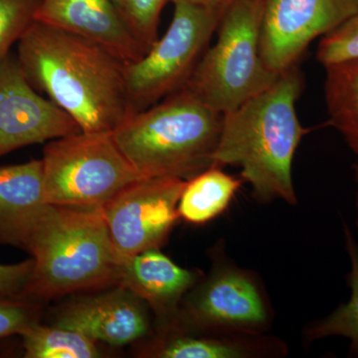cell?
I'll list each match as a JSON object with an SVG mask.
<instances>
[{
    "label": "cell",
    "instance_id": "22",
    "mask_svg": "<svg viewBox=\"0 0 358 358\" xmlns=\"http://www.w3.org/2000/svg\"><path fill=\"white\" fill-rule=\"evenodd\" d=\"M38 0H0V63L34 21Z\"/></svg>",
    "mask_w": 358,
    "mask_h": 358
},
{
    "label": "cell",
    "instance_id": "26",
    "mask_svg": "<svg viewBox=\"0 0 358 358\" xmlns=\"http://www.w3.org/2000/svg\"><path fill=\"white\" fill-rule=\"evenodd\" d=\"M192 1L197 2V3L204 4V6L220 7V8H226L230 3L235 0H192Z\"/></svg>",
    "mask_w": 358,
    "mask_h": 358
},
{
    "label": "cell",
    "instance_id": "7",
    "mask_svg": "<svg viewBox=\"0 0 358 358\" xmlns=\"http://www.w3.org/2000/svg\"><path fill=\"white\" fill-rule=\"evenodd\" d=\"M173 20L166 32L143 57L124 64L131 114L185 88L225 10L192 0H173Z\"/></svg>",
    "mask_w": 358,
    "mask_h": 358
},
{
    "label": "cell",
    "instance_id": "12",
    "mask_svg": "<svg viewBox=\"0 0 358 358\" xmlns=\"http://www.w3.org/2000/svg\"><path fill=\"white\" fill-rule=\"evenodd\" d=\"M145 303L129 289L115 286L106 293L68 303L59 312L54 326L76 331L95 343L129 345L150 331Z\"/></svg>",
    "mask_w": 358,
    "mask_h": 358
},
{
    "label": "cell",
    "instance_id": "19",
    "mask_svg": "<svg viewBox=\"0 0 358 358\" xmlns=\"http://www.w3.org/2000/svg\"><path fill=\"white\" fill-rule=\"evenodd\" d=\"M345 250L350 262L348 284L350 296L324 319L310 322L303 329L306 343L329 338H343L350 341V352L358 355V241L348 224H343Z\"/></svg>",
    "mask_w": 358,
    "mask_h": 358
},
{
    "label": "cell",
    "instance_id": "28",
    "mask_svg": "<svg viewBox=\"0 0 358 358\" xmlns=\"http://www.w3.org/2000/svg\"><path fill=\"white\" fill-rule=\"evenodd\" d=\"M113 3L117 6V8L119 9V11L121 10L122 6H124V0H110Z\"/></svg>",
    "mask_w": 358,
    "mask_h": 358
},
{
    "label": "cell",
    "instance_id": "4",
    "mask_svg": "<svg viewBox=\"0 0 358 358\" xmlns=\"http://www.w3.org/2000/svg\"><path fill=\"white\" fill-rule=\"evenodd\" d=\"M28 253L34 266L23 298L41 303L119 285L121 260L102 209L52 206Z\"/></svg>",
    "mask_w": 358,
    "mask_h": 358
},
{
    "label": "cell",
    "instance_id": "16",
    "mask_svg": "<svg viewBox=\"0 0 358 358\" xmlns=\"http://www.w3.org/2000/svg\"><path fill=\"white\" fill-rule=\"evenodd\" d=\"M150 357L159 358H281L287 343L268 334H243L199 331L169 324L162 327Z\"/></svg>",
    "mask_w": 358,
    "mask_h": 358
},
{
    "label": "cell",
    "instance_id": "5",
    "mask_svg": "<svg viewBox=\"0 0 358 358\" xmlns=\"http://www.w3.org/2000/svg\"><path fill=\"white\" fill-rule=\"evenodd\" d=\"M263 0H235L219 22L217 40L208 46L185 88L226 114L268 88L279 76L261 56Z\"/></svg>",
    "mask_w": 358,
    "mask_h": 358
},
{
    "label": "cell",
    "instance_id": "1",
    "mask_svg": "<svg viewBox=\"0 0 358 358\" xmlns=\"http://www.w3.org/2000/svg\"><path fill=\"white\" fill-rule=\"evenodd\" d=\"M16 56L33 87L84 133L114 131L131 114L124 63L101 45L34 20Z\"/></svg>",
    "mask_w": 358,
    "mask_h": 358
},
{
    "label": "cell",
    "instance_id": "3",
    "mask_svg": "<svg viewBox=\"0 0 358 358\" xmlns=\"http://www.w3.org/2000/svg\"><path fill=\"white\" fill-rule=\"evenodd\" d=\"M222 117L182 88L129 115L112 134L143 178L188 180L213 166Z\"/></svg>",
    "mask_w": 358,
    "mask_h": 358
},
{
    "label": "cell",
    "instance_id": "6",
    "mask_svg": "<svg viewBox=\"0 0 358 358\" xmlns=\"http://www.w3.org/2000/svg\"><path fill=\"white\" fill-rule=\"evenodd\" d=\"M45 199L53 206L102 209L143 176L110 133H79L48 141L43 150Z\"/></svg>",
    "mask_w": 358,
    "mask_h": 358
},
{
    "label": "cell",
    "instance_id": "2",
    "mask_svg": "<svg viewBox=\"0 0 358 358\" xmlns=\"http://www.w3.org/2000/svg\"><path fill=\"white\" fill-rule=\"evenodd\" d=\"M298 68L282 73L260 94L222 117L213 166H236L261 204L296 205L293 162L307 129L296 103L303 90Z\"/></svg>",
    "mask_w": 358,
    "mask_h": 358
},
{
    "label": "cell",
    "instance_id": "11",
    "mask_svg": "<svg viewBox=\"0 0 358 358\" xmlns=\"http://www.w3.org/2000/svg\"><path fill=\"white\" fill-rule=\"evenodd\" d=\"M79 131L69 115L35 91L17 56L0 63V157Z\"/></svg>",
    "mask_w": 358,
    "mask_h": 358
},
{
    "label": "cell",
    "instance_id": "23",
    "mask_svg": "<svg viewBox=\"0 0 358 358\" xmlns=\"http://www.w3.org/2000/svg\"><path fill=\"white\" fill-rule=\"evenodd\" d=\"M317 59L324 67L358 59V13L320 38Z\"/></svg>",
    "mask_w": 358,
    "mask_h": 358
},
{
    "label": "cell",
    "instance_id": "10",
    "mask_svg": "<svg viewBox=\"0 0 358 358\" xmlns=\"http://www.w3.org/2000/svg\"><path fill=\"white\" fill-rule=\"evenodd\" d=\"M358 13V0H263L261 56L280 76L296 67L308 45Z\"/></svg>",
    "mask_w": 358,
    "mask_h": 358
},
{
    "label": "cell",
    "instance_id": "8",
    "mask_svg": "<svg viewBox=\"0 0 358 358\" xmlns=\"http://www.w3.org/2000/svg\"><path fill=\"white\" fill-rule=\"evenodd\" d=\"M210 272L183 299L169 324L217 333L264 334L274 324L275 313L261 278L238 266L218 242L211 250Z\"/></svg>",
    "mask_w": 358,
    "mask_h": 358
},
{
    "label": "cell",
    "instance_id": "15",
    "mask_svg": "<svg viewBox=\"0 0 358 358\" xmlns=\"http://www.w3.org/2000/svg\"><path fill=\"white\" fill-rule=\"evenodd\" d=\"M173 262L160 249H150L120 262L119 285L148 303L162 320L173 322L188 292L202 277Z\"/></svg>",
    "mask_w": 358,
    "mask_h": 358
},
{
    "label": "cell",
    "instance_id": "18",
    "mask_svg": "<svg viewBox=\"0 0 358 358\" xmlns=\"http://www.w3.org/2000/svg\"><path fill=\"white\" fill-rule=\"evenodd\" d=\"M329 122L358 155V59L324 67Z\"/></svg>",
    "mask_w": 358,
    "mask_h": 358
},
{
    "label": "cell",
    "instance_id": "13",
    "mask_svg": "<svg viewBox=\"0 0 358 358\" xmlns=\"http://www.w3.org/2000/svg\"><path fill=\"white\" fill-rule=\"evenodd\" d=\"M34 20L95 42L124 64L147 53L110 0H39Z\"/></svg>",
    "mask_w": 358,
    "mask_h": 358
},
{
    "label": "cell",
    "instance_id": "17",
    "mask_svg": "<svg viewBox=\"0 0 358 358\" xmlns=\"http://www.w3.org/2000/svg\"><path fill=\"white\" fill-rule=\"evenodd\" d=\"M212 166L186 180L178 205L179 217L202 225L210 222L229 208L244 180Z\"/></svg>",
    "mask_w": 358,
    "mask_h": 358
},
{
    "label": "cell",
    "instance_id": "25",
    "mask_svg": "<svg viewBox=\"0 0 358 358\" xmlns=\"http://www.w3.org/2000/svg\"><path fill=\"white\" fill-rule=\"evenodd\" d=\"M34 261L4 265L0 264V294L21 296L32 274Z\"/></svg>",
    "mask_w": 358,
    "mask_h": 358
},
{
    "label": "cell",
    "instance_id": "29",
    "mask_svg": "<svg viewBox=\"0 0 358 358\" xmlns=\"http://www.w3.org/2000/svg\"><path fill=\"white\" fill-rule=\"evenodd\" d=\"M38 1H39V0H38Z\"/></svg>",
    "mask_w": 358,
    "mask_h": 358
},
{
    "label": "cell",
    "instance_id": "21",
    "mask_svg": "<svg viewBox=\"0 0 358 358\" xmlns=\"http://www.w3.org/2000/svg\"><path fill=\"white\" fill-rule=\"evenodd\" d=\"M173 0H124L120 13L122 20L148 51L159 39L160 15L164 6Z\"/></svg>",
    "mask_w": 358,
    "mask_h": 358
},
{
    "label": "cell",
    "instance_id": "27",
    "mask_svg": "<svg viewBox=\"0 0 358 358\" xmlns=\"http://www.w3.org/2000/svg\"><path fill=\"white\" fill-rule=\"evenodd\" d=\"M353 178H355V182L357 185V194H355V208H357V218H355V225L358 230V162L357 164H353Z\"/></svg>",
    "mask_w": 358,
    "mask_h": 358
},
{
    "label": "cell",
    "instance_id": "24",
    "mask_svg": "<svg viewBox=\"0 0 358 358\" xmlns=\"http://www.w3.org/2000/svg\"><path fill=\"white\" fill-rule=\"evenodd\" d=\"M41 303L23 296L0 294V341L20 336L30 327L38 324Z\"/></svg>",
    "mask_w": 358,
    "mask_h": 358
},
{
    "label": "cell",
    "instance_id": "9",
    "mask_svg": "<svg viewBox=\"0 0 358 358\" xmlns=\"http://www.w3.org/2000/svg\"><path fill=\"white\" fill-rule=\"evenodd\" d=\"M186 180L141 178L124 188L102 208L120 260L166 243L178 222V205Z\"/></svg>",
    "mask_w": 358,
    "mask_h": 358
},
{
    "label": "cell",
    "instance_id": "14",
    "mask_svg": "<svg viewBox=\"0 0 358 358\" xmlns=\"http://www.w3.org/2000/svg\"><path fill=\"white\" fill-rule=\"evenodd\" d=\"M52 206L45 199L41 159L0 166V245L28 253Z\"/></svg>",
    "mask_w": 358,
    "mask_h": 358
},
{
    "label": "cell",
    "instance_id": "20",
    "mask_svg": "<svg viewBox=\"0 0 358 358\" xmlns=\"http://www.w3.org/2000/svg\"><path fill=\"white\" fill-rule=\"evenodd\" d=\"M25 358H94L100 357L96 343L81 333L38 324L20 334Z\"/></svg>",
    "mask_w": 358,
    "mask_h": 358
}]
</instances>
